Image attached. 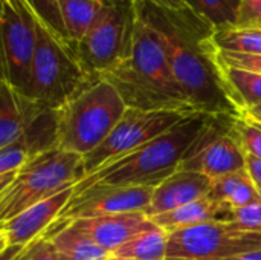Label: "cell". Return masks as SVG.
Masks as SVG:
<instances>
[{
  "mask_svg": "<svg viewBox=\"0 0 261 260\" xmlns=\"http://www.w3.org/2000/svg\"><path fill=\"white\" fill-rule=\"evenodd\" d=\"M20 251H21L20 247H8L3 253H0V260H14Z\"/></svg>",
  "mask_w": 261,
  "mask_h": 260,
  "instance_id": "obj_33",
  "label": "cell"
},
{
  "mask_svg": "<svg viewBox=\"0 0 261 260\" xmlns=\"http://www.w3.org/2000/svg\"><path fill=\"white\" fill-rule=\"evenodd\" d=\"M258 126H260V124H258Z\"/></svg>",
  "mask_w": 261,
  "mask_h": 260,
  "instance_id": "obj_40",
  "label": "cell"
},
{
  "mask_svg": "<svg viewBox=\"0 0 261 260\" xmlns=\"http://www.w3.org/2000/svg\"><path fill=\"white\" fill-rule=\"evenodd\" d=\"M208 116L210 115L197 112L187 115L162 135L81 179L73 187V193L96 184L116 187H158L177 170L184 153L197 138Z\"/></svg>",
  "mask_w": 261,
  "mask_h": 260,
  "instance_id": "obj_3",
  "label": "cell"
},
{
  "mask_svg": "<svg viewBox=\"0 0 261 260\" xmlns=\"http://www.w3.org/2000/svg\"><path fill=\"white\" fill-rule=\"evenodd\" d=\"M73 195V187H69L47 199L37 202L23 213L17 215L0 227V234L6 239L8 247L24 248L32 241L40 238L60 216Z\"/></svg>",
  "mask_w": 261,
  "mask_h": 260,
  "instance_id": "obj_12",
  "label": "cell"
},
{
  "mask_svg": "<svg viewBox=\"0 0 261 260\" xmlns=\"http://www.w3.org/2000/svg\"><path fill=\"white\" fill-rule=\"evenodd\" d=\"M228 260H261V250H255V251H248L243 254H239L236 257H231Z\"/></svg>",
  "mask_w": 261,
  "mask_h": 260,
  "instance_id": "obj_32",
  "label": "cell"
},
{
  "mask_svg": "<svg viewBox=\"0 0 261 260\" xmlns=\"http://www.w3.org/2000/svg\"><path fill=\"white\" fill-rule=\"evenodd\" d=\"M237 115H210L197 138L184 153L177 169L203 173L211 181L243 170L246 167L245 152L232 136Z\"/></svg>",
  "mask_w": 261,
  "mask_h": 260,
  "instance_id": "obj_10",
  "label": "cell"
},
{
  "mask_svg": "<svg viewBox=\"0 0 261 260\" xmlns=\"http://www.w3.org/2000/svg\"><path fill=\"white\" fill-rule=\"evenodd\" d=\"M15 175H17V172H14V173H6V175H2V176H0V192L14 179Z\"/></svg>",
  "mask_w": 261,
  "mask_h": 260,
  "instance_id": "obj_35",
  "label": "cell"
},
{
  "mask_svg": "<svg viewBox=\"0 0 261 260\" xmlns=\"http://www.w3.org/2000/svg\"><path fill=\"white\" fill-rule=\"evenodd\" d=\"M3 2L12 5L17 9L29 11L34 15V18L40 25H43L47 31H50L57 38L70 44L67 40V34L63 25V18L57 0H3Z\"/></svg>",
  "mask_w": 261,
  "mask_h": 260,
  "instance_id": "obj_23",
  "label": "cell"
},
{
  "mask_svg": "<svg viewBox=\"0 0 261 260\" xmlns=\"http://www.w3.org/2000/svg\"><path fill=\"white\" fill-rule=\"evenodd\" d=\"M261 250V233L211 221L168 234L165 260H228Z\"/></svg>",
  "mask_w": 261,
  "mask_h": 260,
  "instance_id": "obj_8",
  "label": "cell"
},
{
  "mask_svg": "<svg viewBox=\"0 0 261 260\" xmlns=\"http://www.w3.org/2000/svg\"><path fill=\"white\" fill-rule=\"evenodd\" d=\"M232 136L245 153L261 159V126L237 115L232 124Z\"/></svg>",
  "mask_w": 261,
  "mask_h": 260,
  "instance_id": "obj_24",
  "label": "cell"
},
{
  "mask_svg": "<svg viewBox=\"0 0 261 260\" xmlns=\"http://www.w3.org/2000/svg\"><path fill=\"white\" fill-rule=\"evenodd\" d=\"M213 43L220 51L261 55L260 28H226L214 31Z\"/></svg>",
  "mask_w": 261,
  "mask_h": 260,
  "instance_id": "obj_22",
  "label": "cell"
},
{
  "mask_svg": "<svg viewBox=\"0 0 261 260\" xmlns=\"http://www.w3.org/2000/svg\"><path fill=\"white\" fill-rule=\"evenodd\" d=\"M245 162H246V170L249 173V178L254 182V185H255L261 198V159L245 153Z\"/></svg>",
  "mask_w": 261,
  "mask_h": 260,
  "instance_id": "obj_30",
  "label": "cell"
},
{
  "mask_svg": "<svg viewBox=\"0 0 261 260\" xmlns=\"http://www.w3.org/2000/svg\"><path fill=\"white\" fill-rule=\"evenodd\" d=\"M168 242V233L156 227L153 230L144 231L119 247L113 256L121 259L135 260H165Z\"/></svg>",
  "mask_w": 261,
  "mask_h": 260,
  "instance_id": "obj_20",
  "label": "cell"
},
{
  "mask_svg": "<svg viewBox=\"0 0 261 260\" xmlns=\"http://www.w3.org/2000/svg\"><path fill=\"white\" fill-rule=\"evenodd\" d=\"M83 178V156L76 153L52 147L32 156L0 192V227Z\"/></svg>",
  "mask_w": 261,
  "mask_h": 260,
  "instance_id": "obj_5",
  "label": "cell"
},
{
  "mask_svg": "<svg viewBox=\"0 0 261 260\" xmlns=\"http://www.w3.org/2000/svg\"><path fill=\"white\" fill-rule=\"evenodd\" d=\"M234 28H260L261 0H242Z\"/></svg>",
  "mask_w": 261,
  "mask_h": 260,
  "instance_id": "obj_29",
  "label": "cell"
},
{
  "mask_svg": "<svg viewBox=\"0 0 261 260\" xmlns=\"http://www.w3.org/2000/svg\"><path fill=\"white\" fill-rule=\"evenodd\" d=\"M239 115H242L243 118H246V120H249V121H252V123H255V124H260L261 126V115H257V113H251V112H246V110H242V112H239Z\"/></svg>",
  "mask_w": 261,
  "mask_h": 260,
  "instance_id": "obj_34",
  "label": "cell"
},
{
  "mask_svg": "<svg viewBox=\"0 0 261 260\" xmlns=\"http://www.w3.org/2000/svg\"><path fill=\"white\" fill-rule=\"evenodd\" d=\"M8 248V244H6V239L0 234V253H3L5 250Z\"/></svg>",
  "mask_w": 261,
  "mask_h": 260,
  "instance_id": "obj_37",
  "label": "cell"
},
{
  "mask_svg": "<svg viewBox=\"0 0 261 260\" xmlns=\"http://www.w3.org/2000/svg\"><path fill=\"white\" fill-rule=\"evenodd\" d=\"M154 188L156 187L153 185H90L72 195L66 207L61 210L58 219L75 221L135 211L145 213L151 202Z\"/></svg>",
  "mask_w": 261,
  "mask_h": 260,
  "instance_id": "obj_11",
  "label": "cell"
},
{
  "mask_svg": "<svg viewBox=\"0 0 261 260\" xmlns=\"http://www.w3.org/2000/svg\"><path fill=\"white\" fill-rule=\"evenodd\" d=\"M220 222H226L242 231L261 233V202L236 210H226Z\"/></svg>",
  "mask_w": 261,
  "mask_h": 260,
  "instance_id": "obj_25",
  "label": "cell"
},
{
  "mask_svg": "<svg viewBox=\"0 0 261 260\" xmlns=\"http://www.w3.org/2000/svg\"><path fill=\"white\" fill-rule=\"evenodd\" d=\"M107 260H135V259H121V257H115V256L112 254V257H109Z\"/></svg>",
  "mask_w": 261,
  "mask_h": 260,
  "instance_id": "obj_38",
  "label": "cell"
},
{
  "mask_svg": "<svg viewBox=\"0 0 261 260\" xmlns=\"http://www.w3.org/2000/svg\"><path fill=\"white\" fill-rule=\"evenodd\" d=\"M41 236L50 241L58 260H107L112 253L93 242L70 221L57 219Z\"/></svg>",
  "mask_w": 261,
  "mask_h": 260,
  "instance_id": "obj_16",
  "label": "cell"
},
{
  "mask_svg": "<svg viewBox=\"0 0 261 260\" xmlns=\"http://www.w3.org/2000/svg\"><path fill=\"white\" fill-rule=\"evenodd\" d=\"M132 6L161 37L190 110L237 115L214 60V28L193 9H174L156 0H132Z\"/></svg>",
  "mask_w": 261,
  "mask_h": 260,
  "instance_id": "obj_1",
  "label": "cell"
},
{
  "mask_svg": "<svg viewBox=\"0 0 261 260\" xmlns=\"http://www.w3.org/2000/svg\"><path fill=\"white\" fill-rule=\"evenodd\" d=\"M190 113L193 112L127 109L109 136L96 149L83 156L84 178L90 176L99 167L133 152L135 149L162 135Z\"/></svg>",
  "mask_w": 261,
  "mask_h": 260,
  "instance_id": "obj_9",
  "label": "cell"
},
{
  "mask_svg": "<svg viewBox=\"0 0 261 260\" xmlns=\"http://www.w3.org/2000/svg\"><path fill=\"white\" fill-rule=\"evenodd\" d=\"M214 58L217 63H220L223 66L243 69V70L255 72V74L261 75V55L228 52V51H220V49L214 48Z\"/></svg>",
  "mask_w": 261,
  "mask_h": 260,
  "instance_id": "obj_27",
  "label": "cell"
},
{
  "mask_svg": "<svg viewBox=\"0 0 261 260\" xmlns=\"http://www.w3.org/2000/svg\"><path fill=\"white\" fill-rule=\"evenodd\" d=\"M211 192V179L199 172L177 169L164 179L153 192L151 202L145 210L148 218L180 208L193 201L208 196Z\"/></svg>",
  "mask_w": 261,
  "mask_h": 260,
  "instance_id": "obj_14",
  "label": "cell"
},
{
  "mask_svg": "<svg viewBox=\"0 0 261 260\" xmlns=\"http://www.w3.org/2000/svg\"><path fill=\"white\" fill-rule=\"evenodd\" d=\"M216 60V58H214ZM217 63V61H216ZM226 93L236 107L237 113L240 110L251 109L261 103V75L255 72L228 67L217 63Z\"/></svg>",
  "mask_w": 261,
  "mask_h": 260,
  "instance_id": "obj_18",
  "label": "cell"
},
{
  "mask_svg": "<svg viewBox=\"0 0 261 260\" xmlns=\"http://www.w3.org/2000/svg\"><path fill=\"white\" fill-rule=\"evenodd\" d=\"M69 43H78L93 26L106 0H57Z\"/></svg>",
  "mask_w": 261,
  "mask_h": 260,
  "instance_id": "obj_19",
  "label": "cell"
},
{
  "mask_svg": "<svg viewBox=\"0 0 261 260\" xmlns=\"http://www.w3.org/2000/svg\"><path fill=\"white\" fill-rule=\"evenodd\" d=\"M197 15L206 20L214 31L234 28L242 0H184Z\"/></svg>",
  "mask_w": 261,
  "mask_h": 260,
  "instance_id": "obj_21",
  "label": "cell"
},
{
  "mask_svg": "<svg viewBox=\"0 0 261 260\" xmlns=\"http://www.w3.org/2000/svg\"><path fill=\"white\" fill-rule=\"evenodd\" d=\"M229 210L220 202L213 201L210 196L200 198L197 201H193L180 208L158 215L150 218L151 222L167 231L168 234L173 231H179L184 228H191L205 222L211 221H222L225 211Z\"/></svg>",
  "mask_w": 261,
  "mask_h": 260,
  "instance_id": "obj_17",
  "label": "cell"
},
{
  "mask_svg": "<svg viewBox=\"0 0 261 260\" xmlns=\"http://www.w3.org/2000/svg\"><path fill=\"white\" fill-rule=\"evenodd\" d=\"M246 178H249V173H248V170L245 167L243 170H239V172H234V173L220 176L217 179H213L211 181V192H210L208 196L213 201L223 204L242 185V182Z\"/></svg>",
  "mask_w": 261,
  "mask_h": 260,
  "instance_id": "obj_26",
  "label": "cell"
},
{
  "mask_svg": "<svg viewBox=\"0 0 261 260\" xmlns=\"http://www.w3.org/2000/svg\"><path fill=\"white\" fill-rule=\"evenodd\" d=\"M99 78L118 90L127 109L191 112L173 77L161 37L135 9L127 55Z\"/></svg>",
  "mask_w": 261,
  "mask_h": 260,
  "instance_id": "obj_2",
  "label": "cell"
},
{
  "mask_svg": "<svg viewBox=\"0 0 261 260\" xmlns=\"http://www.w3.org/2000/svg\"><path fill=\"white\" fill-rule=\"evenodd\" d=\"M73 48L37 23L35 52L26 97L46 110H57L92 81Z\"/></svg>",
  "mask_w": 261,
  "mask_h": 260,
  "instance_id": "obj_6",
  "label": "cell"
},
{
  "mask_svg": "<svg viewBox=\"0 0 261 260\" xmlns=\"http://www.w3.org/2000/svg\"><path fill=\"white\" fill-rule=\"evenodd\" d=\"M2 12H3V0H0V17H2Z\"/></svg>",
  "mask_w": 261,
  "mask_h": 260,
  "instance_id": "obj_39",
  "label": "cell"
},
{
  "mask_svg": "<svg viewBox=\"0 0 261 260\" xmlns=\"http://www.w3.org/2000/svg\"><path fill=\"white\" fill-rule=\"evenodd\" d=\"M156 2H159V3H162V5H165V6H170V8H174V9H191L184 0H156Z\"/></svg>",
  "mask_w": 261,
  "mask_h": 260,
  "instance_id": "obj_31",
  "label": "cell"
},
{
  "mask_svg": "<svg viewBox=\"0 0 261 260\" xmlns=\"http://www.w3.org/2000/svg\"><path fill=\"white\" fill-rule=\"evenodd\" d=\"M46 112L0 78V149L28 133Z\"/></svg>",
  "mask_w": 261,
  "mask_h": 260,
  "instance_id": "obj_15",
  "label": "cell"
},
{
  "mask_svg": "<svg viewBox=\"0 0 261 260\" xmlns=\"http://www.w3.org/2000/svg\"><path fill=\"white\" fill-rule=\"evenodd\" d=\"M133 31L132 0H106L89 32L72 48L84 72L96 80L128 52Z\"/></svg>",
  "mask_w": 261,
  "mask_h": 260,
  "instance_id": "obj_7",
  "label": "cell"
},
{
  "mask_svg": "<svg viewBox=\"0 0 261 260\" xmlns=\"http://www.w3.org/2000/svg\"><path fill=\"white\" fill-rule=\"evenodd\" d=\"M14 260H58L57 253L49 239L44 236L37 238L29 245L21 248V251L15 256Z\"/></svg>",
  "mask_w": 261,
  "mask_h": 260,
  "instance_id": "obj_28",
  "label": "cell"
},
{
  "mask_svg": "<svg viewBox=\"0 0 261 260\" xmlns=\"http://www.w3.org/2000/svg\"><path fill=\"white\" fill-rule=\"evenodd\" d=\"M242 112V110H240ZM246 112H251V113H257V115H261V103L260 104H257V106H254V107H251V109H246Z\"/></svg>",
  "mask_w": 261,
  "mask_h": 260,
  "instance_id": "obj_36",
  "label": "cell"
},
{
  "mask_svg": "<svg viewBox=\"0 0 261 260\" xmlns=\"http://www.w3.org/2000/svg\"><path fill=\"white\" fill-rule=\"evenodd\" d=\"M70 222L112 254L138 234L156 228V225L144 211L75 219Z\"/></svg>",
  "mask_w": 261,
  "mask_h": 260,
  "instance_id": "obj_13",
  "label": "cell"
},
{
  "mask_svg": "<svg viewBox=\"0 0 261 260\" xmlns=\"http://www.w3.org/2000/svg\"><path fill=\"white\" fill-rule=\"evenodd\" d=\"M125 110L124 100L109 81L92 80L54 110L55 146L84 156L109 136Z\"/></svg>",
  "mask_w": 261,
  "mask_h": 260,
  "instance_id": "obj_4",
  "label": "cell"
}]
</instances>
